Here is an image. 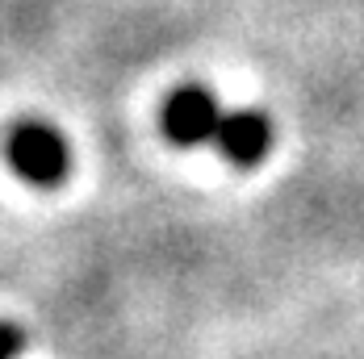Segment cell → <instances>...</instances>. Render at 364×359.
<instances>
[{
  "label": "cell",
  "mask_w": 364,
  "mask_h": 359,
  "mask_svg": "<svg viewBox=\"0 0 364 359\" xmlns=\"http://www.w3.org/2000/svg\"><path fill=\"white\" fill-rule=\"evenodd\" d=\"M214 146H218L230 163L255 167V163L268 155V146H272V126H268V117L255 113V109L226 113L222 126H218V134H214Z\"/></svg>",
  "instance_id": "3"
},
{
  "label": "cell",
  "mask_w": 364,
  "mask_h": 359,
  "mask_svg": "<svg viewBox=\"0 0 364 359\" xmlns=\"http://www.w3.org/2000/svg\"><path fill=\"white\" fill-rule=\"evenodd\" d=\"M222 117H226V113L218 109V101H214L210 88L184 84V88H176V92L168 96V105H164V134L181 146L214 143Z\"/></svg>",
  "instance_id": "2"
},
{
  "label": "cell",
  "mask_w": 364,
  "mask_h": 359,
  "mask_svg": "<svg viewBox=\"0 0 364 359\" xmlns=\"http://www.w3.org/2000/svg\"><path fill=\"white\" fill-rule=\"evenodd\" d=\"M17 351H21V330L0 322V359H17Z\"/></svg>",
  "instance_id": "4"
},
{
  "label": "cell",
  "mask_w": 364,
  "mask_h": 359,
  "mask_svg": "<svg viewBox=\"0 0 364 359\" xmlns=\"http://www.w3.org/2000/svg\"><path fill=\"white\" fill-rule=\"evenodd\" d=\"M4 159L26 184L38 188H55L72 172V150L63 134L46 121H17L4 138Z\"/></svg>",
  "instance_id": "1"
}]
</instances>
